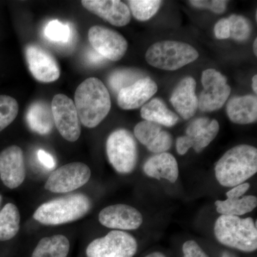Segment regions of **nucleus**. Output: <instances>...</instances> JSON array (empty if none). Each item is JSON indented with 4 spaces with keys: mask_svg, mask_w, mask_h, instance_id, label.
Segmentation results:
<instances>
[{
    "mask_svg": "<svg viewBox=\"0 0 257 257\" xmlns=\"http://www.w3.org/2000/svg\"><path fill=\"white\" fill-rule=\"evenodd\" d=\"M74 105L80 122L86 127H96L110 111V94L100 79L90 77L76 89Z\"/></svg>",
    "mask_w": 257,
    "mask_h": 257,
    "instance_id": "f257e3e1",
    "label": "nucleus"
},
{
    "mask_svg": "<svg viewBox=\"0 0 257 257\" xmlns=\"http://www.w3.org/2000/svg\"><path fill=\"white\" fill-rule=\"evenodd\" d=\"M215 176L224 187L243 184L257 172V150L251 145H238L228 150L216 164Z\"/></svg>",
    "mask_w": 257,
    "mask_h": 257,
    "instance_id": "f03ea898",
    "label": "nucleus"
},
{
    "mask_svg": "<svg viewBox=\"0 0 257 257\" xmlns=\"http://www.w3.org/2000/svg\"><path fill=\"white\" fill-rule=\"evenodd\" d=\"M214 234L224 246L245 252L256 250V225L251 218L241 219L239 216L221 215L214 225Z\"/></svg>",
    "mask_w": 257,
    "mask_h": 257,
    "instance_id": "7ed1b4c3",
    "label": "nucleus"
},
{
    "mask_svg": "<svg viewBox=\"0 0 257 257\" xmlns=\"http://www.w3.org/2000/svg\"><path fill=\"white\" fill-rule=\"evenodd\" d=\"M91 202L82 194H71L42 204L33 217L42 224L59 225L81 219L89 211Z\"/></svg>",
    "mask_w": 257,
    "mask_h": 257,
    "instance_id": "20e7f679",
    "label": "nucleus"
},
{
    "mask_svg": "<svg viewBox=\"0 0 257 257\" xmlns=\"http://www.w3.org/2000/svg\"><path fill=\"white\" fill-rule=\"evenodd\" d=\"M199 53L189 44L177 41L156 42L147 51V63L156 68L175 71L194 62Z\"/></svg>",
    "mask_w": 257,
    "mask_h": 257,
    "instance_id": "39448f33",
    "label": "nucleus"
},
{
    "mask_svg": "<svg viewBox=\"0 0 257 257\" xmlns=\"http://www.w3.org/2000/svg\"><path fill=\"white\" fill-rule=\"evenodd\" d=\"M106 154L116 172L131 173L138 162V147L133 135L124 128L115 130L106 141Z\"/></svg>",
    "mask_w": 257,
    "mask_h": 257,
    "instance_id": "423d86ee",
    "label": "nucleus"
},
{
    "mask_svg": "<svg viewBox=\"0 0 257 257\" xmlns=\"http://www.w3.org/2000/svg\"><path fill=\"white\" fill-rule=\"evenodd\" d=\"M138 250L134 236L121 231H111L87 246V257H133Z\"/></svg>",
    "mask_w": 257,
    "mask_h": 257,
    "instance_id": "0eeeda50",
    "label": "nucleus"
},
{
    "mask_svg": "<svg viewBox=\"0 0 257 257\" xmlns=\"http://www.w3.org/2000/svg\"><path fill=\"white\" fill-rule=\"evenodd\" d=\"M202 84L204 89L198 99V107L209 112L221 109L231 94L226 77L216 69H206L202 72Z\"/></svg>",
    "mask_w": 257,
    "mask_h": 257,
    "instance_id": "6e6552de",
    "label": "nucleus"
},
{
    "mask_svg": "<svg viewBox=\"0 0 257 257\" xmlns=\"http://www.w3.org/2000/svg\"><path fill=\"white\" fill-rule=\"evenodd\" d=\"M219 131L216 119L200 117L192 121L186 130V135L179 137L176 142L179 155H184L190 148L200 152L215 139Z\"/></svg>",
    "mask_w": 257,
    "mask_h": 257,
    "instance_id": "1a4fd4ad",
    "label": "nucleus"
},
{
    "mask_svg": "<svg viewBox=\"0 0 257 257\" xmlns=\"http://www.w3.org/2000/svg\"><path fill=\"white\" fill-rule=\"evenodd\" d=\"M91 177L89 167L82 162L67 164L54 171L45 188L54 193L73 192L87 183Z\"/></svg>",
    "mask_w": 257,
    "mask_h": 257,
    "instance_id": "9d476101",
    "label": "nucleus"
},
{
    "mask_svg": "<svg viewBox=\"0 0 257 257\" xmlns=\"http://www.w3.org/2000/svg\"><path fill=\"white\" fill-rule=\"evenodd\" d=\"M51 108L54 122L62 138L72 143L77 141L81 135V122L73 100L64 94H57Z\"/></svg>",
    "mask_w": 257,
    "mask_h": 257,
    "instance_id": "9b49d317",
    "label": "nucleus"
},
{
    "mask_svg": "<svg viewBox=\"0 0 257 257\" xmlns=\"http://www.w3.org/2000/svg\"><path fill=\"white\" fill-rule=\"evenodd\" d=\"M88 38L97 53L111 61H119L124 57L128 43L122 35L110 29L93 26L88 32Z\"/></svg>",
    "mask_w": 257,
    "mask_h": 257,
    "instance_id": "f8f14e48",
    "label": "nucleus"
},
{
    "mask_svg": "<svg viewBox=\"0 0 257 257\" xmlns=\"http://www.w3.org/2000/svg\"><path fill=\"white\" fill-rule=\"evenodd\" d=\"M25 57L30 72L39 82H53L60 77V69L57 60L42 47L28 45L25 49Z\"/></svg>",
    "mask_w": 257,
    "mask_h": 257,
    "instance_id": "ddd939ff",
    "label": "nucleus"
},
{
    "mask_svg": "<svg viewBox=\"0 0 257 257\" xmlns=\"http://www.w3.org/2000/svg\"><path fill=\"white\" fill-rule=\"evenodd\" d=\"M26 175L25 159L20 147L13 145L0 153V178L8 188H18Z\"/></svg>",
    "mask_w": 257,
    "mask_h": 257,
    "instance_id": "4468645a",
    "label": "nucleus"
},
{
    "mask_svg": "<svg viewBox=\"0 0 257 257\" xmlns=\"http://www.w3.org/2000/svg\"><path fill=\"white\" fill-rule=\"evenodd\" d=\"M99 221L110 229L134 230L143 224L141 213L126 204H115L104 208L99 214Z\"/></svg>",
    "mask_w": 257,
    "mask_h": 257,
    "instance_id": "2eb2a0df",
    "label": "nucleus"
},
{
    "mask_svg": "<svg viewBox=\"0 0 257 257\" xmlns=\"http://www.w3.org/2000/svg\"><path fill=\"white\" fill-rule=\"evenodd\" d=\"M82 5L114 26L124 27L131 20L130 9L119 0H83Z\"/></svg>",
    "mask_w": 257,
    "mask_h": 257,
    "instance_id": "dca6fc26",
    "label": "nucleus"
},
{
    "mask_svg": "<svg viewBox=\"0 0 257 257\" xmlns=\"http://www.w3.org/2000/svg\"><path fill=\"white\" fill-rule=\"evenodd\" d=\"M157 90L158 87L155 81L149 77H143L118 92V105L125 110L138 109L145 105Z\"/></svg>",
    "mask_w": 257,
    "mask_h": 257,
    "instance_id": "f3484780",
    "label": "nucleus"
},
{
    "mask_svg": "<svg viewBox=\"0 0 257 257\" xmlns=\"http://www.w3.org/2000/svg\"><path fill=\"white\" fill-rule=\"evenodd\" d=\"M196 87L195 79L191 77H185L179 83L171 96V103L184 119H190L197 112Z\"/></svg>",
    "mask_w": 257,
    "mask_h": 257,
    "instance_id": "a211bd4d",
    "label": "nucleus"
},
{
    "mask_svg": "<svg viewBox=\"0 0 257 257\" xmlns=\"http://www.w3.org/2000/svg\"><path fill=\"white\" fill-rule=\"evenodd\" d=\"M144 172L152 178L158 180L165 179L175 183L179 176L178 164L175 157L170 153L157 154L145 162Z\"/></svg>",
    "mask_w": 257,
    "mask_h": 257,
    "instance_id": "6ab92c4d",
    "label": "nucleus"
},
{
    "mask_svg": "<svg viewBox=\"0 0 257 257\" xmlns=\"http://www.w3.org/2000/svg\"><path fill=\"white\" fill-rule=\"evenodd\" d=\"M226 113L229 119L235 124H248L254 122L257 119L256 96H235L228 102Z\"/></svg>",
    "mask_w": 257,
    "mask_h": 257,
    "instance_id": "aec40b11",
    "label": "nucleus"
},
{
    "mask_svg": "<svg viewBox=\"0 0 257 257\" xmlns=\"http://www.w3.org/2000/svg\"><path fill=\"white\" fill-rule=\"evenodd\" d=\"M26 120L32 131L41 135L50 133L55 124L52 108L43 101L32 103L27 112Z\"/></svg>",
    "mask_w": 257,
    "mask_h": 257,
    "instance_id": "412c9836",
    "label": "nucleus"
},
{
    "mask_svg": "<svg viewBox=\"0 0 257 257\" xmlns=\"http://www.w3.org/2000/svg\"><path fill=\"white\" fill-rule=\"evenodd\" d=\"M141 116L145 121H151L163 126H175L179 121V116L171 111L160 99H153L143 106Z\"/></svg>",
    "mask_w": 257,
    "mask_h": 257,
    "instance_id": "4be33fe9",
    "label": "nucleus"
},
{
    "mask_svg": "<svg viewBox=\"0 0 257 257\" xmlns=\"http://www.w3.org/2000/svg\"><path fill=\"white\" fill-rule=\"evenodd\" d=\"M69 246L68 239L63 235L45 237L40 240L32 257H67Z\"/></svg>",
    "mask_w": 257,
    "mask_h": 257,
    "instance_id": "5701e85b",
    "label": "nucleus"
},
{
    "mask_svg": "<svg viewBox=\"0 0 257 257\" xmlns=\"http://www.w3.org/2000/svg\"><path fill=\"white\" fill-rule=\"evenodd\" d=\"M216 211L221 215L241 216L252 211L257 206L254 196L241 198H227L225 201H216Z\"/></svg>",
    "mask_w": 257,
    "mask_h": 257,
    "instance_id": "b1692460",
    "label": "nucleus"
},
{
    "mask_svg": "<svg viewBox=\"0 0 257 257\" xmlns=\"http://www.w3.org/2000/svg\"><path fill=\"white\" fill-rule=\"evenodd\" d=\"M20 214L18 207L8 203L0 211V241L14 238L20 230Z\"/></svg>",
    "mask_w": 257,
    "mask_h": 257,
    "instance_id": "393cba45",
    "label": "nucleus"
},
{
    "mask_svg": "<svg viewBox=\"0 0 257 257\" xmlns=\"http://www.w3.org/2000/svg\"><path fill=\"white\" fill-rule=\"evenodd\" d=\"M128 3L135 18L139 21L145 22L156 15L162 2L159 0H130Z\"/></svg>",
    "mask_w": 257,
    "mask_h": 257,
    "instance_id": "a878e982",
    "label": "nucleus"
},
{
    "mask_svg": "<svg viewBox=\"0 0 257 257\" xmlns=\"http://www.w3.org/2000/svg\"><path fill=\"white\" fill-rule=\"evenodd\" d=\"M19 112L18 101L12 96L0 95V132L16 119Z\"/></svg>",
    "mask_w": 257,
    "mask_h": 257,
    "instance_id": "bb28decb",
    "label": "nucleus"
},
{
    "mask_svg": "<svg viewBox=\"0 0 257 257\" xmlns=\"http://www.w3.org/2000/svg\"><path fill=\"white\" fill-rule=\"evenodd\" d=\"M230 38L236 41H246L251 33V25L247 19L241 15H232L229 18Z\"/></svg>",
    "mask_w": 257,
    "mask_h": 257,
    "instance_id": "cd10ccee",
    "label": "nucleus"
},
{
    "mask_svg": "<svg viewBox=\"0 0 257 257\" xmlns=\"http://www.w3.org/2000/svg\"><path fill=\"white\" fill-rule=\"evenodd\" d=\"M161 132L160 125L145 120L138 123L134 130L135 138L147 148L156 140Z\"/></svg>",
    "mask_w": 257,
    "mask_h": 257,
    "instance_id": "c85d7f7f",
    "label": "nucleus"
},
{
    "mask_svg": "<svg viewBox=\"0 0 257 257\" xmlns=\"http://www.w3.org/2000/svg\"><path fill=\"white\" fill-rule=\"evenodd\" d=\"M141 74L132 69H120L115 71L109 78V83L115 92L132 85L140 78Z\"/></svg>",
    "mask_w": 257,
    "mask_h": 257,
    "instance_id": "c756f323",
    "label": "nucleus"
},
{
    "mask_svg": "<svg viewBox=\"0 0 257 257\" xmlns=\"http://www.w3.org/2000/svg\"><path fill=\"white\" fill-rule=\"evenodd\" d=\"M45 34L50 41L67 43L72 37V30L68 25L55 20L49 22L45 28Z\"/></svg>",
    "mask_w": 257,
    "mask_h": 257,
    "instance_id": "7c9ffc66",
    "label": "nucleus"
},
{
    "mask_svg": "<svg viewBox=\"0 0 257 257\" xmlns=\"http://www.w3.org/2000/svg\"><path fill=\"white\" fill-rule=\"evenodd\" d=\"M189 3L198 9L209 10L216 14H222L226 11L228 2L224 0H192Z\"/></svg>",
    "mask_w": 257,
    "mask_h": 257,
    "instance_id": "2f4dec72",
    "label": "nucleus"
},
{
    "mask_svg": "<svg viewBox=\"0 0 257 257\" xmlns=\"http://www.w3.org/2000/svg\"><path fill=\"white\" fill-rule=\"evenodd\" d=\"M172 145V135L167 132L162 130L156 140L147 147V149L153 153H165L170 150Z\"/></svg>",
    "mask_w": 257,
    "mask_h": 257,
    "instance_id": "473e14b6",
    "label": "nucleus"
},
{
    "mask_svg": "<svg viewBox=\"0 0 257 257\" xmlns=\"http://www.w3.org/2000/svg\"><path fill=\"white\" fill-rule=\"evenodd\" d=\"M182 250H183L184 257H209L207 253L203 251L199 245L192 240L186 241L184 243Z\"/></svg>",
    "mask_w": 257,
    "mask_h": 257,
    "instance_id": "72a5a7b5",
    "label": "nucleus"
},
{
    "mask_svg": "<svg viewBox=\"0 0 257 257\" xmlns=\"http://www.w3.org/2000/svg\"><path fill=\"white\" fill-rule=\"evenodd\" d=\"M214 35L219 40L230 38L229 23L228 19H221L216 23L214 29Z\"/></svg>",
    "mask_w": 257,
    "mask_h": 257,
    "instance_id": "f704fd0d",
    "label": "nucleus"
},
{
    "mask_svg": "<svg viewBox=\"0 0 257 257\" xmlns=\"http://www.w3.org/2000/svg\"><path fill=\"white\" fill-rule=\"evenodd\" d=\"M38 160L44 167L47 169H53L55 167V161L53 157L44 150H40L37 152Z\"/></svg>",
    "mask_w": 257,
    "mask_h": 257,
    "instance_id": "c9c22d12",
    "label": "nucleus"
},
{
    "mask_svg": "<svg viewBox=\"0 0 257 257\" xmlns=\"http://www.w3.org/2000/svg\"><path fill=\"white\" fill-rule=\"evenodd\" d=\"M250 184L248 183H243L239 185L233 187L231 190L226 193L227 198H241L243 197L248 189H249Z\"/></svg>",
    "mask_w": 257,
    "mask_h": 257,
    "instance_id": "e433bc0d",
    "label": "nucleus"
},
{
    "mask_svg": "<svg viewBox=\"0 0 257 257\" xmlns=\"http://www.w3.org/2000/svg\"><path fill=\"white\" fill-rule=\"evenodd\" d=\"M89 60L93 64H99L104 62L105 58L102 57V56L99 55V53L94 51H90L89 53Z\"/></svg>",
    "mask_w": 257,
    "mask_h": 257,
    "instance_id": "4c0bfd02",
    "label": "nucleus"
},
{
    "mask_svg": "<svg viewBox=\"0 0 257 257\" xmlns=\"http://www.w3.org/2000/svg\"><path fill=\"white\" fill-rule=\"evenodd\" d=\"M252 89L253 92H257V76L254 75L252 78Z\"/></svg>",
    "mask_w": 257,
    "mask_h": 257,
    "instance_id": "58836bf2",
    "label": "nucleus"
},
{
    "mask_svg": "<svg viewBox=\"0 0 257 257\" xmlns=\"http://www.w3.org/2000/svg\"><path fill=\"white\" fill-rule=\"evenodd\" d=\"M145 257H166L165 254L161 252H153L150 253Z\"/></svg>",
    "mask_w": 257,
    "mask_h": 257,
    "instance_id": "ea45409f",
    "label": "nucleus"
},
{
    "mask_svg": "<svg viewBox=\"0 0 257 257\" xmlns=\"http://www.w3.org/2000/svg\"><path fill=\"white\" fill-rule=\"evenodd\" d=\"M253 53L255 56H257V39H255L254 42H253Z\"/></svg>",
    "mask_w": 257,
    "mask_h": 257,
    "instance_id": "a19ab883",
    "label": "nucleus"
},
{
    "mask_svg": "<svg viewBox=\"0 0 257 257\" xmlns=\"http://www.w3.org/2000/svg\"><path fill=\"white\" fill-rule=\"evenodd\" d=\"M221 257H236L234 256V255L231 254V253L228 252H224L223 253L222 256Z\"/></svg>",
    "mask_w": 257,
    "mask_h": 257,
    "instance_id": "79ce46f5",
    "label": "nucleus"
},
{
    "mask_svg": "<svg viewBox=\"0 0 257 257\" xmlns=\"http://www.w3.org/2000/svg\"><path fill=\"white\" fill-rule=\"evenodd\" d=\"M2 200H3V198H2V196L0 195V205H1Z\"/></svg>",
    "mask_w": 257,
    "mask_h": 257,
    "instance_id": "37998d69",
    "label": "nucleus"
}]
</instances>
